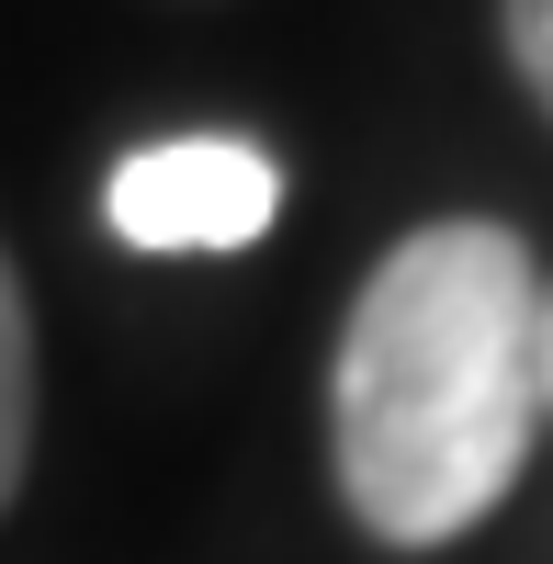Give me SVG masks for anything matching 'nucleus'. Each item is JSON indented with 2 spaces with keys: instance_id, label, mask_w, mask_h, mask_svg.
<instances>
[{
  "instance_id": "obj_5",
  "label": "nucleus",
  "mask_w": 553,
  "mask_h": 564,
  "mask_svg": "<svg viewBox=\"0 0 553 564\" xmlns=\"http://www.w3.org/2000/svg\"><path fill=\"white\" fill-rule=\"evenodd\" d=\"M542 417H553V271H542Z\"/></svg>"
},
{
  "instance_id": "obj_1",
  "label": "nucleus",
  "mask_w": 553,
  "mask_h": 564,
  "mask_svg": "<svg viewBox=\"0 0 553 564\" xmlns=\"http://www.w3.org/2000/svg\"><path fill=\"white\" fill-rule=\"evenodd\" d=\"M328 417L361 531L395 553L464 542L542 430V260L486 215L395 238L339 327Z\"/></svg>"
},
{
  "instance_id": "obj_3",
  "label": "nucleus",
  "mask_w": 553,
  "mask_h": 564,
  "mask_svg": "<svg viewBox=\"0 0 553 564\" xmlns=\"http://www.w3.org/2000/svg\"><path fill=\"white\" fill-rule=\"evenodd\" d=\"M23 452H34V316H23L12 260H0V508L23 486Z\"/></svg>"
},
{
  "instance_id": "obj_4",
  "label": "nucleus",
  "mask_w": 553,
  "mask_h": 564,
  "mask_svg": "<svg viewBox=\"0 0 553 564\" xmlns=\"http://www.w3.org/2000/svg\"><path fill=\"white\" fill-rule=\"evenodd\" d=\"M497 23H509V57L531 79V102L553 113V0H497Z\"/></svg>"
},
{
  "instance_id": "obj_2",
  "label": "nucleus",
  "mask_w": 553,
  "mask_h": 564,
  "mask_svg": "<svg viewBox=\"0 0 553 564\" xmlns=\"http://www.w3.org/2000/svg\"><path fill=\"white\" fill-rule=\"evenodd\" d=\"M102 215L124 249H249L271 215H283V170H271L249 135H159L102 181Z\"/></svg>"
}]
</instances>
